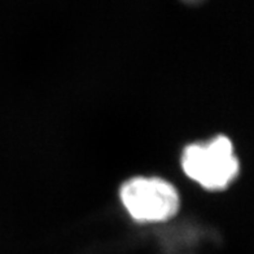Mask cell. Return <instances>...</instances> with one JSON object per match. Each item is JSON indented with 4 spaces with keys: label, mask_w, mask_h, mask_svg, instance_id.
I'll use <instances>...</instances> for the list:
<instances>
[{
    "label": "cell",
    "mask_w": 254,
    "mask_h": 254,
    "mask_svg": "<svg viewBox=\"0 0 254 254\" xmlns=\"http://www.w3.org/2000/svg\"><path fill=\"white\" fill-rule=\"evenodd\" d=\"M182 167L190 179L207 190H226L240 173L234 144L224 135L187 145L182 154Z\"/></svg>",
    "instance_id": "obj_1"
},
{
    "label": "cell",
    "mask_w": 254,
    "mask_h": 254,
    "mask_svg": "<svg viewBox=\"0 0 254 254\" xmlns=\"http://www.w3.org/2000/svg\"><path fill=\"white\" fill-rule=\"evenodd\" d=\"M120 197L128 215L143 223L169 221L181 207L177 188L161 178H132L122 184Z\"/></svg>",
    "instance_id": "obj_2"
},
{
    "label": "cell",
    "mask_w": 254,
    "mask_h": 254,
    "mask_svg": "<svg viewBox=\"0 0 254 254\" xmlns=\"http://www.w3.org/2000/svg\"><path fill=\"white\" fill-rule=\"evenodd\" d=\"M182 1H184V3H187V4H192V5H193V4L202 3L204 0H182Z\"/></svg>",
    "instance_id": "obj_3"
}]
</instances>
